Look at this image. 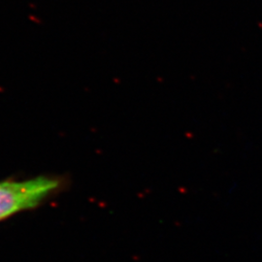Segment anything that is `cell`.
Wrapping results in <instances>:
<instances>
[{"label": "cell", "instance_id": "6da1fadb", "mask_svg": "<svg viewBox=\"0 0 262 262\" xmlns=\"http://www.w3.org/2000/svg\"><path fill=\"white\" fill-rule=\"evenodd\" d=\"M69 186L66 177L38 176L0 182V222L47 203Z\"/></svg>", "mask_w": 262, "mask_h": 262}]
</instances>
